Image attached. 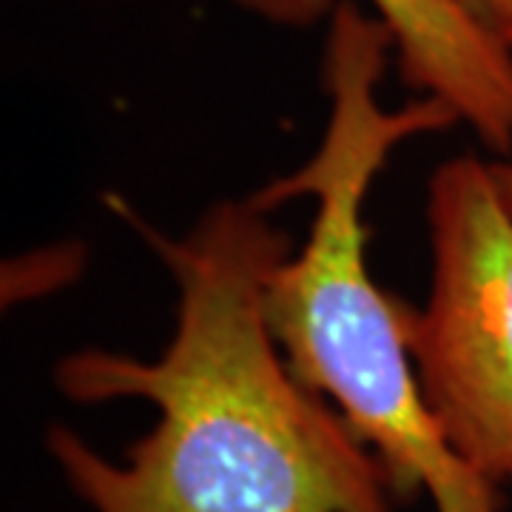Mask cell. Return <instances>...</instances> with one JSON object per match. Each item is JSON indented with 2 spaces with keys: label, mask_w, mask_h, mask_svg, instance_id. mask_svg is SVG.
<instances>
[{
  "label": "cell",
  "mask_w": 512,
  "mask_h": 512,
  "mask_svg": "<svg viewBox=\"0 0 512 512\" xmlns=\"http://www.w3.org/2000/svg\"><path fill=\"white\" fill-rule=\"evenodd\" d=\"M174 276L177 330L160 359L77 350L55 384L80 404L160 410L126 461L52 424L46 450L92 512H393V478L276 345L265 288L288 237L254 197L222 200L180 237L134 220Z\"/></svg>",
  "instance_id": "1"
},
{
  "label": "cell",
  "mask_w": 512,
  "mask_h": 512,
  "mask_svg": "<svg viewBox=\"0 0 512 512\" xmlns=\"http://www.w3.org/2000/svg\"><path fill=\"white\" fill-rule=\"evenodd\" d=\"M390 52L393 35L376 15L350 0L330 9L322 143L302 168L254 194L268 211L316 200L311 239L268 279L265 316L299 382L336 404L399 490H424L436 512H498L493 481L450 444L421 393L404 305L367 271L370 183L399 143L458 123L436 97L384 109L379 83Z\"/></svg>",
  "instance_id": "2"
},
{
  "label": "cell",
  "mask_w": 512,
  "mask_h": 512,
  "mask_svg": "<svg viewBox=\"0 0 512 512\" xmlns=\"http://www.w3.org/2000/svg\"><path fill=\"white\" fill-rule=\"evenodd\" d=\"M274 23L305 26L339 0H234ZM393 35L410 89L456 111L458 123L498 154H512V49L461 0H365Z\"/></svg>",
  "instance_id": "4"
},
{
  "label": "cell",
  "mask_w": 512,
  "mask_h": 512,
  "mask_svg": "<svg viewBox=\"0 0 512 512\" xmlns=\"http://www.w3.org/2000/svg\"><path fill=\"white\" fill-rule=\"evenodd\" d=\"M470 15L512 49V0H461Z\"/></svg>",
  "instance_id": "5"
},
{
  "label": "cell",
  "mask_w": 512,
  "mask_h": 512,
  "mask_svg": "<svg viewBox=\"0 0 512 512\" xmlns=\"http://www.w3.org/2000/svg\"><path fill=\"white\" fill-rule=\"evenodd\" d=\"M493 171H495V180L501 185V191H504V200L510 202L512 208V154L507 160H498L493 163Z\"/></svg>",
  "instance_id": "6"
},
{
  "label": "cell",
  "mask_w": 512,
  "mask_h": 512,
  "mask_svg": "<svg viewBox=\"0 0 512 512\" xmlns=\"http://www.w3.org/2000/svg\"><path fill=\"white\" fill-rule=\"evenodd\" d=\"M430 296L404 308L421 393L450 444L490 481H512V208L493 163L461 154L427 194Z\"/></svg>",
  "instance_id": "3"
}]
</instances>
